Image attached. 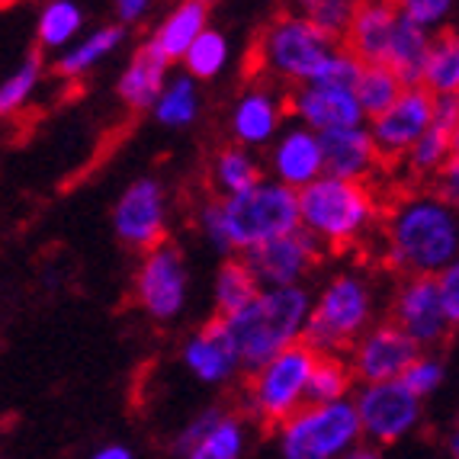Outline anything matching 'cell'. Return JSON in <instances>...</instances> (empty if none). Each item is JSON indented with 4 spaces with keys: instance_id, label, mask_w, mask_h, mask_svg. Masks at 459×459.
<instances>
[{
    "instance_id": "6da1fadb",
    "label": "cell",
    "mask_w": 459,
    "mask_h": 459,
    "mask_svg": "<svg viewBox=\"0 0 459 459\" xmlns=\"http://www.w3.org/2000/svg\"><path fill=\"white\" fill-rule=\"evenodd\" d=\"M199 225L219 251L245 254L251 247L299 229L296 190L261 177L247 190L212 199L199 212Z\"/></svg>"
},
{
    "instance_id": "7a4b0ae2",
    "label": "cell",
    "mask_w": 459,
    "mask_h": 459,
    "mask_svg": "<svg viewBox=\"0 0 459 459\" xmlns=\"http://www.w3.org/2000/svg\"><path fill=\"white\" fill-rule=\"evenodd\" d=\"M459 254L456 209L434 193H411L385 215V257L405 276H437Z\"/></svg>"
},
{
    "instance_id": "3957f363",
    "label": "cell",
    "mask_w": 459,
    "mask_h": 459,
    "mask_svg": "<svg viewBox=\"0 0 459 459\" xmlns=\"http://www.w3.org/2000/svg\"><path fill=\"white\" fill-rule=\"evenodd\" d=\"M308 308L312 296L302 286H273L257 292L245 308L225 315L222 322L235 344L238 363L254 373L270 357L299 344Z\"/></svg>"
},
{
    "instance_id": "277c9868",
    "label": "cell",
    "mask_w": 459,
    "mask_h": 459,
    "mask_svg": "<svg viewBox=\"0 0 459 459\" xmlns=\"http://www.w3.org/2000/svg\"><path fill=\"white\" fill-rule=\"evenodd\" d=\"M299 229L312 235L318 245L341 251L360 241L363 231L376 219V199L367 184L337 180V177H315L312 184L296 193Z\"/></svg>"
},
{
    "instance_id": "5b68a950",
    "label": "cell",
    "mask_w": 459,
    "mask_h": 459,
    "mask_svg": "<svg viewBox=\"0 0 459 459\" xmlns=\"http://www.w3.org/2000/svg\"><path fill=\"white\" fill-rule=\"evenodd\" d=\"M373 315V290L363 276L341 273L334 276L308 308L299 344H306L318 357H337L341 351L357 344Z\"/></svg>"
},
{
    "instance_id": "8992f818",
    "label": "cell",
    "mask_w": 459,
    "mask_h": 459,
    "mask_svg": "<svg viewBox=\"0 0 459 459\" xmlns=\"http://www.w3.org/2000/svg\"><path fill=\"white\" fill-rule=\"evenodd\" d=\"M337 46L341 42H334L322 30H315L312 23L283 10L264 26L254 55H257L261 74L273 77L280 84L302 87L318 74V68L328 62Z\"/></svg>"
},
{
    "instance_id": "52a82bcc",
    "label": "cell",
    "mask_w": 459,
    "mask_h": 459,
    "mask_svg": "<svg viewBox=\"0 0 459 459\" xmlns=\"http://www.w3.org/2000/svg\"><path fill=\"white\" fill-rule=\"evenodd\" d=\"M357 440H360V421H357L353 402L347 398L299 408L283 421L286 459H337L351 453Z\"/></svg>"
},
{
    "instance_id": "ba28073f",
    "label": "cell",
    "mask_w": 459,
    "mask_h": 459,
    "mask_svg": "<svg viewBox=\"0 0 459 459\" xmlns=\"http://www.w3.org/2000/svg\"><path fill=\"white\" fill-rule=\"evenodd\" d=\"M315 357L318 353H312L306 344H292L270 357L264 367L251 373L247 408L264 424H283L286 418H292L306 402V383L315 367Z\"/></svg>"
},
{
    "instance_id": "9c48e42d",
    "label": "cell",
    "mask_w": 459,
    "mask_h": 459,
    "mask_svg": "<svg viewBox=\"0 0 459 459\" xmlns=\"http://www.w3.org/2000/svg\"><path fill=\"white\" fill-rule=\"evenodd\" d=\"M186 290H190V276H186L184 254L164 245V241L154 245L145 254V261H142L135 276L138 306L158 322H170V318L184 312Z\"/></svg>"
},
{
    "instance_id": "30bf717a",
    "label": "cell",
    "mask_w": 459,
    "mask_h": 459,
    "mask_svg": "<svg viewBox=\"0 0 459 459\" xmlns=\"http://www.w3.org/2000/svg\"><path fill=\"white\" fill-rule=\"evenodd\" d=\"M353 411L360 421V434L373 437L379 444H395L421 418V398L411 395L402 379L369 383L353 402Z\"/></svg>"
},
{
    "instance_id": "8fae6325",
    "label": "cell",
    "mask_w": 459,
    "mask_h": 459,
    "mask_svg": "<svg viewBox=\"0 0 459 459\" xmlns=\"http://www.w3.org/2000/svg\"><path fill=\"white\" fill-rule=\"evenodd\" d=\"M318 254H322V245L302 229H296L245 251L241 261L247 264L261 290H273V286H299V280H306L318 264Z\"/></svg>"
},
{
    "instance_id": "7c38bea8",
    "label": "cell",
    "mask_w": 459,
    "mask_h": 459,
    "mask_svg": "<svg viewBox=\"0 0 459 459\" xmlns=\"http://www.w3.org/2000/svg\"><path fill=\"white\" fill-rule=\"evenodd\" d=\"M116 235L123 238L129 247L138 251H152L154 245L164 241L168 231V196L164 186L154 177H142L119 196L113 209Z\"/></svg>"
},
{
    "instance_id": "4fadbf2b",
    "label": "cell",
    "mask_w": 459,
    "mask_h": 459,
    "mask_svg": "<svg viewBox=\"0 0 459 459\" xmlns=\"http://www.w3.org/2000/svg\"><path fill=\"white\" fill-rule=\"evenodd\" d=\"M430 116H434V97L424 87H405L389 109L373 116V126L367 129L379 158L383 161L405 158L408 148L428 132Z\"/></svg>"
},
{
    "instance_id": "5bb4252c",
    "label": "cell",
    "mask_w": 459,
    "mask_h": 459,
    "mask_svg": "<svg viewBox=\"0 0 459 459\" xmlns=\"http://www.w3.org/2000/svg\"><path fill=\"white\" fill-rule=\"evenodd\" d=\"M414 357H421V347L414 344L398 325L385 322L357 337L351 373L360 376L363 383H389V379H398L405 373Z\"/></svg>"
},
{
    "instance_id": "9a60e30c",
    "label": "cell",
    "mask_w": 459,
    "mask_h": 459,
    "mask_svg": "<svg viewBox=\"0 0 459 459\" xmlns=\"http://www.w3.org/2000/svg\"><path fill=\"white\" fill-rule=\"evenodd\" d=\"M392 325H398L418 347L437 344L450 334L453 328L446 322L440 296H437L434 276H408L402 283L395 308H392Z\"/></svg>"
},
{
    "instance_id": "2e32d148",
    "label": "cell",
    "mask_w": 459,
    "mask_h": 459,
    "mask_svg": "<svg viewBox=\"0 0 459 459\" xmlns=\"http://www.w3.org/2000/svg\"><path fill=\"white\" fill-rule=\"evenodd\" d=\"M290 109L299 116V123L306 126L308 132H315V135L363 126V109L351 87L308 81V84L296 87V93L290 100Z\"/></svg>"
},
{
    "instance_id": "e0dca14e",
    "label": "cell",
    "mask_w": 459,
    "mask_h": 459,
    "mask_svg": "<svg viewBox=\"0 0 459 459\" xmlns=\"http://www.w3.org/2000/svg\"><path fill=\"white\" fill-rule=\"evenodd\" d=\"M322 145V174L337 177V180H353V184H367L376 174V168L383 164L379 152H376L373 138L363 126H351V129H334L318 135Z\"/></svg>"
},
{
    "instance_id": "ac0fdd59",
    "label": "cell",
    "mask_w": 459,
    "mask_h": 459,
    "mask_svg": "<svg viewBox=\"0 0 459 459\" xmlns=\"http://www.w3.org/2000/svg\"><path fill=\"white\" fill-rule=\"evenodd\" d=\"M398 10L392 0H360L344 32V48L360 65H385Z\"/></svg>"
},
{
    "instance_id": "d6986e66",
    "label": "cell",
    "mask_w": 459,
    "mask_h": 459,
    "mask_svg": "<svg viewBox=\"0 0 459 459\" xmlns=\"http://www.w3.org/2000/svg\"><path fill=\"white\" fill-rule=\"evenodd\" d=\"M184 363L199 383H229L231 376L241 369L235 344L222 318H212L209 325L196 331L184 347Z\"/></svg>"
},
{
    "instance_id": "ffe728a7",
    "label": "cell",
    "mask_w": 459,
    "mask_h": 459,
    "mask_svg": "<svg viewBox=\"0 0 459 459\" xmlns=\"http://www.w3.org/2000/svg\"><path fill=\"white\" fill-rule=\"evenodd\" d=\"M270 168H273L276 184L290 186V190H302L322 177V145L318 135L308 132L306 126L286 129L283 135L276 138L273 152H270Z\"/></svg>"
},
{
    "instance_id": "44dd1931",
    "label": "cell",
    "mask_w": 459,
    "mask_h": 459,
    "mask_svg": "<svg viewBox=\"0 0 459 459\" xmlns=\"http://www.w3.org/2000/svg\"><path fill=\"white\" fill-rule=\"evenodd\" d=\"M283 113L286 103L273 87L254 84L238 100L235 113H231V132L241 145H267L270 138L280 132Z\"/></svg>"
},
{
    "instance_id": "7402d4cb",
    "label": "cell",
    "mask_w": 459,
    "mask_h": 459,
    "mask_svg": "<svg viewBox=\"0 0 459 459\" xmlns=\"http://www.w3.org/2000/svg\"><path fill=\"white\" fill-rule=\"evenodd\" d=\"M168 68L170 62L152 42L138 46L126 74L119 77V97H123V103H129L132 109H152L164 81H168Z\"/></svg>"
},
{
    "instance_id": "603a6c76",
    "label": "cell",
    "mask_w": 459,
    "mask_h": 459,
    "mask_svg": "<svg viewBox=\"0 0 459 459\" xmlns=\"http://www.w3.org/2000/svg\"><path fill=\"white\" fill-rule=\"evenodd\" d=\"M203 30H209V0H180L164 23L154 30L152 46L168 58V62H180L184 52L193 46V39Z\"/></svg>"
},
{
    "instance_id": "cb8c5ba5",
    "label": "cell",
    "mask_w": 459,
    "mask_h": 459,
    "mask_svg": "<svg viewBox=\"0 0 459 459\" xmlns=\"http://www.w3.org/2000/svg\"><path fill=\"white\" fill-rule=\"evenodd\" d=\"M428 46L430 32L398 13L395 30H392L389 55H385V68L395 71L398 81L405 87H421V65L424 55H428Z\"/></svg>"
},
{
    "instance_id": "d4e9b609",
    "label": "cell",
    "mask_w": 459,
    "mask_h": 459,
    "mask_svg": "<svg viewBox=\"0 0 459 459\" xmlns=\"http://www.w3.org/2000/svg\"><path fill=\"white\" fill-rule=\"evenodd\" d=\"M421 87L430 97L459 91V42L453 32L430 36L428 55H424L421 65Z\"/></svg>"
},
{
    "instance_id": "484cf974",
    "label": "cell",
    "mask_w": 459,
    "mask_h": 459,
    "mask_svg": "<svg viewBox=\"0 0 459 459\" xmlns=\"http://www.w3.org/2000/svg\"><path fill=\"white\" fill-rule=\"evenodd\" d=\"M357 4H360V0H283L286 13L312 23L315 30H322L325 36H331L334 42L344 39L347 23H351Z\"/></svg>"
},
{
    "instance_id": "4316f807",
    "label": "cell",
    "mask_w": 459,
    "mask_h": 459,
    "mask_svg": "<svg viewBox=\"0 0 459 459\" xmlns=\"http://www.w3.org/2000/svg\"><path fill=\"white\" fill-rule=\"evenodd\" d=\"M126 30L123 26H103V30L91 32L84 42H77L74 48L62 55V62H58V71L65 77H84L91 68H97L107 55H113L116 48L123 46Z\"/></svg>"
},
{
    "instance_id": "83f0119b",
    "label": "cell",
    "mask_w": 459,
    "mask_h": 459,
    "mask_svg": "<svg viewBox=\"0 0 459 459\" xmlns=\"http://www.w3.org/2000/svg\"><path fill=\"white\" fill-rule=\"evenodd\" d=\"M154 116L161 119L170 129H180V126H190L199 113V93H196V81L186 74L168 77L154 100Z\"/></svg>"
},
{
    "instance_id": "f1b7e54d",
    "label": "cell",
    "mask_w": 459,
    "mask_h": 459,
    "mask_svg": "<svg viewBox=\"0 0 459 459\" xmlns=\"http://www.w3.org/2000/svg\"><path fill=\"white\" fill-rule=\"evenodd\" d=\"M405 91V84L398 81V74L385 65H363L357 84H353V97L360 103L363 116H379L398 100V93Z\"/></svg>"
},
{
    "instance_id": "f546056e",
    "label": "cell",
    "mask_w": 459,
    "mask_h": 459,
    "mask_svg": "<svg viewBox=\"0 0 459 459\" xmlns=\"http://www.w3.org/2000/svg\"><path fill=\"white\" fill-rule=\"evenodd\" d=\"M261 292L254 273L247 270V264L241 257H231L219 267V276H215V306H219V318L225 315L245 308L254 296Z\"/></svg>"
},
{
    "instance_id": "4dcf8cb0",
    "label": "cell",
    "mask_w": 459,
    "mask_h": 459,
    "mask_svg": "<svg viewBox=\"0 0 459 459\" xmlns=\"http://www.w3.org/2000/svg\"><path fill=\"white\" fill-rule=\"evenodd\" d=\"M456 135L459 132L440 129V126L430 123L428 132H424V135L408 148V154H405L408 170L418 174V177H434L437 170L444 168L453 154H456Z\"/></svg>"
},
{
    "instance_id": "1f68e13d",
    "label": "cell",
    "mask_w": 459,
    "mask_h": 459,
    "mask_svg": "<svg viewBox=\"0 0 459 459\" xmlns=\"http://www.w3.org/2000/svg\"><path fill=\"white\" fill-rule=\"evenodd\" d=\"M241 453H245V424L231 418V414H222L190 446V453L184 459H241Z\"/></svg>"
},
{
    "instance_id": "d6a6232c",
    "label": "cell",
    "mask_w": 459,
    "mask_h": 459,
    "mask_svg": "<svg viewBox=\"0 0 459 459\" xmlns=\"http://www.w3.org/2000/svg\"><path fill=\"white\" fill-rule=\"evenodd\" d=\"M84 26V13L74 0H48L39 13V46L65 48Z\"/></svg>"
},
{
    "instance_id": "836d02e7",
    "label": "cell",
    "mask_w": 459,
    "mask_h": 459,
    "mask_svg": "<svg viewBox=\"0 0 459 459\" xmlns=\"http://www.w3.org/2000/svg\"><path fill=\"white\" fill-rule=\"evenodd\" d=\"M353 383V373L341 357H315V367L306 383V402L308 405H328L344 398Z\"/></svg>"
},
{
    "instance_id": "e575fe53",
    "label": "cell",
    "mask_w": 459,
    "mask_h": 459,
    "mask_svg": "<svg viewBox=\"0 0 459 459\" xmlns=\"http://www.w3.org/2000/svg\"><path fill=\"white\" fill-rule=\"evenodd\" d=\"M180 62L186 68V77H193V81H212L225 68V62H229V42H225L222 32L203 30L193 39V46L186 48Z\"/></svg>"
},
{
    "instance_id": "d590c367",
    "label": "cell",
    "mask_w": 459,
    "mask_h": 459,
    "mask_svg": "<svg viewBox=\"0 0 459 459\" xmlns=\"http://www.w3.org/2000/svg\"><path fill=\"white\" fill-rule=\"evenodd\" d=\"M212 180L222 190V196H231V193H241L251 184H257L261 180V168L241 148H225L212 161Z\"/></svg>"
},
{
    "instance_id": "8d00e7d4",
    "label": "cell",
    "mask_w": 459,
    "mask_h": 459,
    "mask_svg": "<svg viewBox=\"0 0 459 459\" xmlns=\"http://www.w3.org/2000/svg\"><path fill=\"white\" fill-rule=\"evenodd\" d=\"M39 77H42V58H39V55H30V58H26V62L0 84V119L20 113V109L30 103Z\"/></svg>"
},
{
    "instance_id": "74e56055",
    "label": "cell",
    "mask_w": 459,
    "mask_h": 459,
    "mask_svg": "<svg viewBox=\"0 0 459 459\" xmlns=\"http://www.w3.org/2000/svg\"><path fill=\"white\" fill-rule=\"evenodd\" d=\"M444 376H446V369H444V363H440V360H434V357H414V360L408 363V369L398 376V379L405 383V389L411 392V395L424 398V395H430V392L440 389Z\"/></svg>"
},
{
    "instance_id": "f35d334b",
    "label": "cell",
    "mask_w": 459,
    "mask_h": 459,
    "mask_svg": "<svg viewBox=\"0 0 459 459\" xmlns=\"http://www.w3.org/2000/svg\"><path fill=\"white\" fill-rule=\"evenodd\" d=\"M392 4H395V10L405 20H411V23H418L421 30L430 32L446 23V16L453 13L456 0H392Z\"/></svg>"
},
{
    "instance_id": "ab89813d",
    "label": "cell",
    "mask_w": 459,
    "mask_h": 459,
    "mask_svg": "<svg viewBox=\"0 0 459 459\" xmlns=\"http://www.w3.org/2000/svg\"><path fill=\"white\" fill-rule=\"evenodd\" d=\"M434 280H437V296H440L446 322H450V328H456V322H459V267L450 264V267L440 270Z\"/></svg>"
},
{
    "instance_id": "60d3db41",
    "label": "cell",
    "mask_w": 459,
    "mask_h": 459,
    "mask_svg": "<svg viewBox=\"0 0 459 459\" xmlns=\"http://www.w3.org/2000/svg\"><path fill=\"white\" fill-rule=\"evenodd\" d=\"M434 180H437V193H434V196H440L446 206L456 209V203H459V154H453L450 161L437 170Z\"/></svg>"
},
{
    "instance_id": "b9f144b4",
    "label": "cell",
    "mask_w": 459,
    "mask_h": 459,
    "mask_svg": "<svg viewBox=\"0 0 459 459\" xmlns=\"http://www.w3.org/2000/svg\"><path fill=\"white\" fill-rule=\"evenodd\" d=\"M219 418H222V411H206V414H199V418H196L193 424H186V430H184L180 437H177V444H174V453H177V456L184 459L186 453H190V446L196 444L199 437L206 434V430L212 428V424L219 421Z\"/></svg>"
},
{
    "instance_id": "7bdbcfd3",
    "label": "cell",
    "mask_w": 459,
    "mask_h": 459,
    "mask_svg": "<svg viewBox=\"0 0 459 459\" xmlns=\"http://www.w3.org/2000/svg\"><path fill=\"white\" fill-rule=\"evenodd\" d=\"M430 123L440 126V129L459 132V100H456V93L434 97V116H430Z\"/></svg>"
},
{
    "instance_id": "ee69618b",
    "label": "cell",
    "mask_w": 459,
    "mask_h": 459,
    "mask_svg": "<svg viewBox=\"0 0 459 459\" xmlns=\"http://www.w3.org/2000/svg\"><path fill=\"white\" fill-rule=\"evenodd\" d=\"M148 7H152V0H116V13H119L123 23L142 20V16L148 13Z\"/></svg>"
},
{
    "instance_id": "f6af8a7d",
    "label": "cell",
    "mask_w": 459,
    "mask_h": 459,
    "mask_svg": "<svg viewBox=\"0 0 459 459\" xmlns=\"http://www.w3.org/2000/svg\"><path fill=\"white\" fill-rule=\"evenodd\" d=\"M93 459H135V456H132V453L126 450V446L113 444V446H103V450L93 453Z\"/></svg>"
},
{
    "instance_id": "bcb514c9",
    "label": "cell",
    "mask_w": 459,
    "mask_h": 459,
    "mask_svg": "<svg viewBox=\"0 0 459 459\" xmlns=\"http://www.w3.org/2000/svg\"><path fill=\"white\" fill-rule=\"evenodd\" d=\"M347 459H379V456H376V450H367V446H357V450L347 453Z\"/></svg>"
},
{
    "instance_id": "7dc6e473",
    "label": "cell",
    "mask_w": 459,
    "mask_h": 459,
    "mask_svg": "<svg viewBox=\"0 0 459 459\" xmlns=\"http://www.w3.org/2000/svg\"><path fill=\"white\" fill-rule=\"evenodd\" d=\"M10 4H13V0H0V7H10Z\"/></svg>"
}]
</instances>
